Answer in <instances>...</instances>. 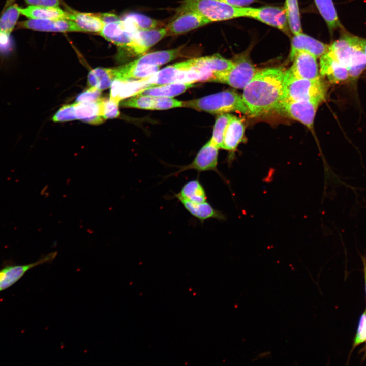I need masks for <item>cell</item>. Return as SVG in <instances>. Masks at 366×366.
I'll use <instances>...</instances> for the list:
<instances>
[{"label": "cell", "mask_w": 366, "mask_h": 366, "mask_svg": "<svg viewBox=\"0 0 366 366\" xmlns=\"http://www.w3.org/2000/svg\"><path fill=\"white\" fill-rule=\"evenodd\" d=\"M285 71L281 68L257 71L242 95L249 115L259 116L276 111L285 96Z\"/></svg>", "instance_id": "6da1fadb"}, {"label": "cell", "mask_w": 366, "mask_h": 366, "mask_svg": "<svg viewBox=\"0 0 366 366\" xmlns=\"http://www.w3.org/2000/svg\"><path fill=\"white\" fill-rule=\"evenodd\" d=\"M365 39L345 32L329 45L328 52L347 68L352 80L357 79L366 69L363 49Z\"/></svg>", "instance_id": "7a4b0ae2"}, {"label": "cell", "mask_w": 366, "mask_h": 366, "mask_svg": "<svg viewBox=\"0 0 366 366\" xmlns=\"http://www.w3.org/2000/svg\"><path fill=\"white\" fill-rule=\"evenodd\" d=\"M183 107L212 114L237 111L249 115L242 96L233 90H226L183 102Z\"/></svg>", "instance_id": "3957f363"}, {"label": "cell", "mask_w": 366, "mask_h": 366, "mask_svg": "<svg viewBox=\"0 0 366 366\" xmlns=\"http://www.w3.org/2000/svg\"><path fill=\"white\" fill-rule=\"evenodd\" d=\"M178 12L193 11L212 22L242 17V7H235L220 0H182Z\"/></svg>", "instance_id": "277c9868"}, {"label": "cell", "mask_w": 366, "mask_h": 366, "mask_svg": "<svg viewBox=\"0 0 366 366\" xmlns=\"http://www.w3.org/2000/svg\"><path fill=\"white\" fill-rule=\"evenodd\" d=\"M285 101L317 100L322 102L326 93V85L320 78H298L285 70Z\"/></svg>", "instance_id": "5b68a950"}, {"label": "cell", "mask_w": 366, "mask_h": 366, "mask_svg": "<svg viewBox=\"0 0 366 366\" xmlns=\"http://www.w3.org/2000/svg\"><path fill=\"white\" fill-rule=\"evenodd\" d=\"M230 70L212 73L208 82L226 84L237 89H242L253 78L257 70L248 57H236Z\"/></svg>", "instance_id": "8992f818"}, {"label": "cell", "mask_w": 366, "mask_h": 366, "mask_svg": "<svg viewBox=\"0 0 366 366\" xmlns=\"http://www.w3.org/2000/svg\"><path fill=\"white\" fill-rule=\"evenodd\" d=\"M195 62L196 58H193L168 66L141 80L148 86L173 83H190L189 70L194 67Z\"/></svg>", "instance_id": "52a82bcc"}, {"label": "cell", "mask_w": 366, "mask_h": 366, "mask_svg": "<svg viewBox=\"0 0 366 366\" xmlns=\"http://www.w3.org/2000/svg\"><path fill=\"white\" fill-rule=\"evenodd\" d=\"M242 17L254 19L290 35L291 32L284 8L273 6L259 8L243 7Z\"/></svg>", "instance_id": "ba28073f"}, {"label": "cell", "mask_w": 366, "mask_h": 366, "mask_svg": "<svg viewBox=\"0 0 366 366\" xmlns=\"http://www.w3.org/2000/svg\"><path fill=\"white\" fill-rule=\"evenodd\" d=\"M320 103L317 100L285 101L281 104L277 111L312 129Z\"/></svg>", "instance_id": "9c48e42d"}, {"label": "cell", "mask_w": 366, "mask_h": 366, "mask_svg": "<svg viewBox=\"0 0 366 366\" xmlns=\"http://www.w3.org/2000/svg\"><path fill=\"white\" fill-rule=\"evenodd\" d=\"M56 251L42 256L37 261L24 265H8L0 269V292L18 281L28 271L39 265L53 261L57 256Z\"/></svg>", "instance_id": "30bf717a"}, {"label": "cell", "mask_w": 366, "mask_h": 366, "mask_svg": "<svg viewBox=\"0 0 366 366\" xmlns=\"http://www.w3.org/2000/svg\"><path fill=\"white\" fill-rule=\"evenodd\" d=\"M212 22L193 11L178 12V15L166 25V36L180 35L203 26Z\"/></svg>", "instance_id": "8fae6325"}, {"label": "cell", "mask_w": 366, "mask_h": 366, "mask_svg": "<svg viewBox=\"0 0 366 366\" xmlns=\"http://www.w3.org/2000/svg\"><path fill=\"white\" fill-rule=\"evenodd\" d=\"M219 148L210 140L208 141L198 151L193 161L189 164L180 167L176 172L166 177L176 176L183 171L193 169L199 172L214 171L220 175L217 169Z\"/></svg>", "instance_id": "7c38bea8"}, {"label": "cell", "mask_w": 366, "mask_h": 366, "mask_svg": "<svg viewBox=\"0 0 366 366\" xmlns=\"http://www.w3.org/2000/svg\"><path fill=\"white\" fill-rule=\"evenodd\" d=\"M292 62V66L286 70L291 76L308 79L320 78L317 58L314 55L306 52H299Z\"/></svg>", "instance_id": "4fadbf2b"}, {"label": "cell", "mask_w": 366, "mask_h": 366, "mask_svg": "<svg viewBox=\"0 0 366 366\" xmlns=\"http://www.w3.org/2000/svg\"><path fill=\"white\" fill-rule=\"evenodd\" d=\"M166 33L165 28L137 31L125 48L133 55H143L166 36Z\"/></svg>", "instance_id": "5bb4252c"}, {"label": "cell", "mask_w": 366, "mask_h": 366, "mask_svg": "<svg viewBox=\"0 0 366 366\" xmlns=\"http://www.w3.org/2000/svg\"><path fill=\"white\" fill-rule=\"evenodd\" d=\"M329 47V45L301 32L293 35L292 38L289 58L292 61L297 53L299 52H306L317 58L327 52Z\"/></svg>", "instance_id": "9a60e30c"}, {"label": "cell", "mask_w": 366, "mask_h": 366, "mask_svg": "<svg viewBox=\"0 0 366 366\" xmlns=\"http://www.w3.org/2000/svg\"><path fill=\"white\" fill-rule=\"evenodd\" d=\"M18 25L20 28L34 30L68 32H82L76 23L70 20L46 19H32L19 22Z\"/></svg>", "instance_id": "2e32d148"}, {"label": "cell", "mask_w": 366, "mask_h": 366, "mask_svg": "<svg viewBox=\"0 0 366 366\" xmlns=\"http://www.w3.org/2000/svg\"><path fill=\"white\" fill-rule=\"evenodd\" d=\"M319 72L321 75L326 76L332 83H341L349 79L347 68L328 51L320 57Z\"/></svg>", "instance_id": "e0dca14e"}, {"label": "cell", "mask_w": 366, "mask_h": 366, "mask_svg": "<svg viewBox=\"0 0 366 366\" xmlns=\"http://www.w3.org/2000/svg\"><path fill=\"white\" fill-rule=\"evenodd\" d=\"M102 99L94 102L74 103L76 119L93 125L102 124L105 120L102 116Z\"/></svg>", "instance_id": "ac0fdd59"}, {"label": "cell", "mask_w": 366, "mask_h": 366, "mask_svg": "<svg viewBox=\"0 0 366 366\" xmlns=\"http://www.w3.org/2000/svg\"><path fill=\"white\" fill-rule=\"evenodd\" d=\"M135 33L126 29L120 20L105 24L99 34L108 41L125 48L131 42Z\"/></svg>", "instance_id": "d6986e66"}, {"label": "cell", "mask_w": 366, "mask_h": 366, "mask_svg": "<svg viewBox=\"0 0 366 366\" xmlns=\"http://www.w3.org/2000/svg\"><path fill=\"white\" fill-rule=\"evenodd\" d=\"M184 208L202 223L209 219L224 220L225 216L221 211L214 208L207 201L195 203L189 201L179 200Z\"/></svg>", "instance_id": "ffe728a7"}, {"label": "cell", "mask_w": 366, "mask_h": 366, "mask_svg": "<svg viewBox=\"0 0 366 366\" xmlns=\"http://www.w3.org/2000/svg\"><path fill=\"white\" fill-rule=\"evenodd\" d=\"M159 70V66L143 67L130 62L119 67L114 68L115 79L131 80L144 79Z\"/></svg>", "instance_id": "44dd1931"}, {"label": "cell", "mask_w": 366, "mask_h": 366, "mask_svg": "<svg viewBox=\"0 0 366 366\" xmlns=\"http://www.w3.org/2000/svg\"><path fill=\"white\" fill-rule=\"evenodd\" d=\"M194 86L195 85L192 83H173L149 86L142 89L137 95L173 97Z\"/></svg>", "instance_id": "7402d4cb"}, {"label": "cell", "mask_w": 366, "mask_h": 366, "mask_svg": "<svg viewBox=\"0 0 366 366\" xmlns=\"http://www.w3.org/2000/svg\"><path fill=\"white\" fill-rule=\"evenodd\" d=\"M68 20L74 22L82 32L100 33L104 23L97 14L72 11L68 12Z\"/></svg>", "instance_id": "603a6c76"}, {"label": "cell", "mask_w": 366, "mask_h": 366, "mask_svg": "<svg viewBox=\"0 0 366 366\" xmlns=\"http://www.w3.org/2000/svg\"><path fill=\"white\" fill-rule=\"evenodd\" d=\"M20 13L29 19H68V12L64 11L58 7H43L30 5L25 8H20Z\"/></svg>", "instance_id": "cb8c5ba5"}, {"label": "cell", "mask_w": 366, "mask_h": 366, "mask_svg": "<svg viewBox=\"0 0 366 366\" xmlns=\"http://www.w3.org/2000/svg\"><path fill=\"white\" fill-rule=\"evenodd\" d=\"M244 133L245 126L242 121L234 116L227 127L222 149L235 150L242 140Z\"/></svg>", "instance_id": "d4e9b609"}, {"label": "cell", "mask_w": 366, "mask_h": 366, "mask_svg": "<svg viewBox=\"0 0 366 366\" xmlns=\"http://www.w3.org/2000/svg\"><path fill=\"white\" fill-rule=\"evenodd\" d=\"M121 20L126 29L134 33L158 28L161 25L155 19L136 13L125 15Z\"/></svg>", "instance_id": "484cf974"}, {"label": "cell", "mask_w": 366, "mask_h": 366, "mask_svg": "<svg viewBox=\"0 0 366 366\" xmlns=\"http://www.w3.org/2000/svg\"><path fill=\"white\" fill-rule=\"evenodd\" d=\"M174 196L178 200H184L192 202L200 203L207 201L205 190L198 179L186 182L180 192Z\"/></svg>", "instance_id": "4316f807"}, {"label": "cell", "mask_w": 366, "mask_h": 366, "mask_svg": "<svg viewBox=\"0 0 366 366\" xmlns=\"http://www.w3.org/2000/svg\"><path fill=\"white\" fill-rule=\"evenodd\" d=\"M234 65V62L223 57L219 54L209 56L196 58L194 67L205 68L212 73L225 72L230 70Z\"/></svg>", "instance_id": "83f0119b"}, {"label": "cell", "mask_w": 366, "mask_h": 366, "mask_svg": "<svg viewBox=\"0 0 366 366\" xmlns=\"http://www.w3.org/2000/svg\"><path fill=\"white\" fill-rule=\"evenodd\" d=\"M115 79L114 68H96L88 75V83L100 90L107 89Z\"/></svg>", "instance_id": "f1b7e54d"}, {"label": "cell", "mask_w": 366, "mask_h": 366, "mask_svg": "<svg viewBox=\"0 0 366 366\" xmlns=\"http://www.w3.org/2000/svg\"><path fill=\"white\" fill-rule=\"evenodd\" d=\"M20 7L17 4L11 5L3 12L0 18V41L6 39L10 36L16 25L20 13Z\"/></svg>", "instance_id": "f546056e"}, {"label": "cell", "mask_w": 366, "mask_h": 366, "mask_svg": "<svg viewBox=\"0 0 366 366\" xmlns=\"http://www.w3.org/2000/svg\"><path fill=\"white\" fill-rule=\"evenodd\" d=\"M314 1L320 14L331 32L342 27L332 0Z\"/></svg>", "instance_id": "4dcf8cb0"}, {"label": "cell", "mask_w": 366, "mask_h": 366, "mask_svg": "<svg viewBox=\"0 0 366 366\" xmlns=\"http://www.w3.org/2000/svg\"><path fill=\"white\" fill-rule=\"evenodd\" d=\"M284 9L290 32L293 35L302 32L297 0H285Z\"/></svg>", "instance_id": "1f68e13d"}, {"label": "cell", "mask_w": 366, "mask_h": 366, "mask_svg": "<svg viewBox=\"0 0 366 366\" xmlns=\"http://www.w3.org/2000/svg\"><path fill=\"white\" fill-rule=\"evenodd\" d=\"M233 116L227 113L218 114L217 117L212 136L210 140L219 149H222L227 127Z\"/></svg>", "instance_id": "d6a6232c"}, {"label": "cell", "mask_w": 366, "mask_h": 366, "mask_svg": "<svg viewBox=\"0 0 366 366\" xmlns=\"http://www.w3.org/2000/svg\"><path fill=\"white\" fill-rule=\"evenodd\" d=\"M157 97L147 95H135L121 104L124 107L146 110H155Z\"/></svg>", "instance_id": "836d02e7"}, {"label": "cell", "mask_w": 366, "mask_h": 366, "mask_svg": "<svg viewBox=\"0 0 366 366\" xmlns=\"http://www.w3.org/2000/svg\"><path fill=\"white\" fill-rule=\"evenodd\" d=\"M119 102L111 99H102V116L106 119L114 118L119 116Z\"/></svg>", "instance_id": "e575fe53"}, {"label": "cell", "mask_w": 366, "mask_h": 366, "mask_svg": "<svg viewBox=\"0 0 366 366\" xmlns=\"http://www.w3.org/2000/svg\"><path fill=\"white\" fill-rule=\"evenodd\" d=\"M73 104L62 106L52 117L54 122H65L75 120Z\"/></svg>", "instance_id": "d590c367"}, {"label": "cell", "mask_w": 366, "mask_h": 366, "mask_svg": "<svg viewBox=\"0 0 366 366\" xmlns=\"http://www.w3.org/2000/svg\"><path fill=\"white\" fill-rule=\"evenodd\" d=\"M101 90L94 87L81 93L77 96L76 102H90L99 100L101 97Z\"/></svg>", "instance_id": "8d00e7d4"}, {"label": "cell", "mask_w": 366, "mask_h": 366, "mask_svg": "<svg viewBox=\"0 0 366 366\" xmlns=\"http://www.w3.org/2000/svg\"><path fill=\"white\" fill-rule=\"evenodd\" d=\"M366 341V311L360 318L353 346L356 347Z\"/></svg>", "instance_id": "74e56055"}, {"label": "cell", "mask_w": 366, "mask_h": 366, "mask_svg": "<svg viewBox=\"0 0 366 366\" xmlns=\"http://www.w3.org/2000/svg\"><path fill=\"white\" fill-rule=\"evenodd\" d=\"M25 2L32 6L43 7H58L59 0H24Z\"/></svg>", "instance_id": "f35d334b"}, {"label": "cell", "mask_w": 366, "mask_h": 366, "mask_svg": "<svg viewBox=\"0 0 366 366\" xmlns=\"http://www.w3.org/2000/svg\"><path fill=\"white\" fill-rule=\"evenodd\" d=\"M98 16L101 19L104 24L117 22L121 19L116 15L112 13H104L97 14Z\"/></svg>", "instance_id": "ab89813d"}, {"label": "cell", "mask_w": 366, "mask_h": 366, "mask_svg": "<svg viewBox=\"0 0 366 366\" xmlns=\"http://www.w3.org/2000/svg\"><path fill=\"white\" fill-rule=\"evenodd\" d=\"M229 5L237 7H247L252 3H254L256 0H220Z\"/></svg>", "instance_id": "60d3db41"}, {"label": "cell", "mask_w": 366, "mask_h": 366, "mask_svg": "<svg viewBox=\"0 0 366 366\" xmlns=\"http://www.w3.org/2000/svg\"><path fill=\"white\" fill-rule=\"evenodd\" d=\"M363 264V270L364 274L365 279V292H366V256H361Z\"/></svg>", "instance_id": "b9f144b4"}, {"label": "cell", "mask_w": 366, "mask_h": 366, "mask_svg": "<svg viewBox=\"0 0 366 366\" xmlns=\"http://www.w3.org/2000/svg\"><path fill=\"white\" fill-rule=\"evenodd\" d=\"M15 0H6L4 10H5L8 7L13 4Z\"/></svg>", "instance_id": "7bdbcfd3"}, {"label": "cell", "mask_w": 366, "mask_h": 366, "mask_svg": "<svg viewBox=\"0 0 366 366\" xmlns=\"http://www.w3.org/2000/svg\"><path fill=\"white\" fill-rule=\"evenodd\" d=\"M363 51H364V54H365V55H366V39H365V41H364V44H363Z\"/></svg>", "instance_id": "ee69618b"}]
</instances>
